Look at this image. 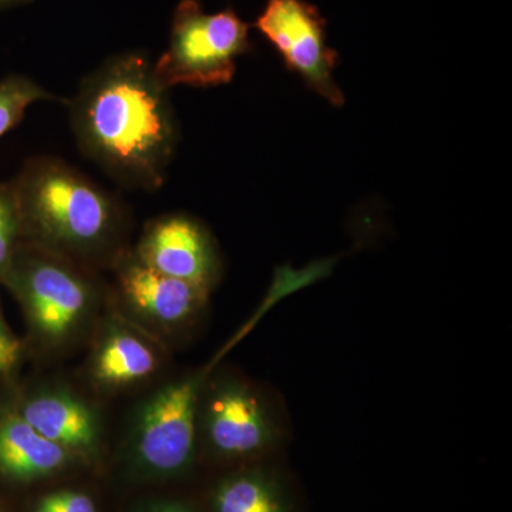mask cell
Returning a JSON list of instances; mask_svg holds the SVG:
<instances>
[{"label": "cell", "mask_w": 512, "mask_h": 512, "mask_svg": "<svg viewBox=\"0 0 512 512\" xmlns=\"http://www.w3.org/2000/svg\"><path fill=\"white\" fill-rule=\"evenodd\" d=\"M109 305L124 319L167 345L194 328L211 293L150 268L124 249L110 266Z\"/></svg>", "instance_id": "obj_7"}, {"label": "cell", "mask_w": 512, "mask_h": 512, "mask_svg": "<svg viewBox=\"0 0 512 512\" xmlns=\"http://www.w3.org/2000/svg\"><path fill=\"white\" fill-rule=\"evenodd\" d=\"M13 409L30 426L72 454L92 463L106 447V424L89 399L63 383L36 384L22 394Z\"/></svg>", "instance_id": "obj_10"}, {"label": "cell", "mask_w": 512, "mask_h": 512, "mask_svg": "<svg viewBox=\"0 0 512 512\" xmlns=\"http://www.w3.org/2000/svg\"><path fill=\"white\" fill-rule=\"evenodd\" d=\"M46 356L72 352L92 338L106 311L109 288L89 266L22 242L3 279Z\"/></svg>", "instance_id": "obj_3"}, {"label": "cell", "mask_w": 512, "mask_h": 512, "mask_svg": "<svg viewBox=\"0 0 512 512\" xmlns=\"http://www.w3.org/2000/svg\"><path fill=\"white\" fill-rule=\"evenodd\" d=\"M90 339L87 377L100 392H128L150 382L164 366V343L128 322L109 302Z\"/></svg>", "instance_id": "obj_11"}, {"label": "cell", "mask_w": 512, "mask_h": 512, "mask_svg": "<svg viewBox=\"0 0 512 512\" xmlns=\"http://www.w3.org/2000/svg\"><path fill=\"white\" fill-rule=\"evenodd\" d=\"M200 453L222 466L262 463L284 440L278 410L255 384L242 377L205 379L198 406Z\"/></svg>", "instance_id": "obj_5"}, {"label": "cell", "mask_w": 512, "mask_h": 512, "mask_svg": "<svg viewBox=\"0 0 512 512\" xmlns=\"http://www.w3.org/2000/svg\"><path fill=\"white\" fill-rule=\"evenodd\" d=\"M35 512H99L92 497L79 490H57L37 501Z\"/></svg>", "instance_id": "obj_16"}, {"label": "cell", "mask_w": 512, "mask_h": 512, "mask_svg": "<svg viewBox=\"0 0 512 512\" xmlns=\"http://www.w3.org/2000/svg\"><path fill=\"white\" fill-rule=\"evenodd\" d=\"M70 128L82 154L116 183L154 192L167 181L180 143L170 89L143 52L104 60L67 101Z\"/></svg>", "instance_id": "obj_1"}, {"label": "cell", "mask_w": 512, "mask_h": 512, "mask_svg": "<svg viewBox=\"0 0 512 512\" xmlns=\"http://www.w3.org/2000/svg\"><path fill=\"white\" fill-rule=\"evenodd\" d=\"M23 242L18 198L12 181L0 183V284Z\"/></svg>", "instance_id": "obj_15"}, {"label": "cell", "mask_w": 512, "mask_h": 512, "mask_svg": "<svg viewBox=\"0 0 512 512\" xmlns=\"http://www.w3.org/2000/svg\"><path fill=\"white\" fill-rule=\"evenodd\" d=\"M56 96L23 74H10L0 79V138L19 126L26 111L39 101H52Z\"/></svg>", "instance_id": "obj_14"}, {"label": "cell", "mask_w": 512, "mask_h": 512, "mask_svg": "<svg viewBox=\"0 0 512 512\" xmlns=\"http://www.w3.org/2000/svg\"><path fill=\"white\" fill-rule=\"evenodd\" d=\"M133 252L161 274L210 293L221 279L217 242L210 229L188 214L173 212L148 221Z\"/></svg>", "instance_id": "obj_9"}, {"label": "cell", "mask_w": 512, "mask_h": 512, "mask_svg": "<svg viewBox=\"0 0 512 512\" xmlns=\"http://www.w3.org/2000/svg\"><path fill=\"white\" fill-rule=\"evenodd\" d=\"M208 375L205 369L170 380L138 406L126 443L128 467L137 477L171 480L197 463L198 406Z\"/></svg>", "instance_id": "obj_4"}, {"label": "cell", "mask_w": 512, "mask_h": 512, "mask_svg": "<svg viewBox=\"0 0 512 512\" xmlns=\"http://www.w3.org/2000/svg\"><path fill=\"white\" fill-rule=\"evenodd\" d=\"M254 26L309 89L332 106H343L345 97L333 79L338 52L326 42V19L315 5L306 0H266Z\"/></svg>", "instance_id": "obj_8"}, {"label": "cell", "mask_w": 512, "mask_h": 512, "mask_svg": "<svg viewBox=\"0 0 512 512\" xmlns=\"http://www.w3.org/2000/svg\"><path fill=\"white\" fill-rule=\"evenodd\" d=\"M12 184L23 242L92 269L127 249L126 205L62 158H29Z\"/></svg>", "instance_id": "obj_2"}, {"label": "cell", "mask_w": 512, "mask_h": 512, "mask_svg": "<svg viewBox=\"0 0 512 512\" xmlns=\"http://www.w3.org/2000/svg\"><path fill=\"white\" fill-rule=\"evenodd\" d=\"M211 512H295L291 490L261 463L235 468L212 487Z\"/></svg>", "instance_id": "obj_13"}, {"label": "cell", "mask_w": 512, "mask_h": 512, "mask_svg": "<svg viewBox=\"0 0 512 512\" xmlns=\"http://www.w3.org/2000/svg\"><path fill=\"white\" fill-rule=\"evenodd\" d=\"M80 464L37 433L15 409L0 414V474L16 483H36Z\"/></svg>", "instance_id": "obj_12"}, {"label": "cell", "mask_w": 512, "mask_h": 512, "mask_svg": "<svg viewBox=\"0 0 512 512\" xmlns=\"http://www.w3.org/2000/svg\"><path fill=\"white\" fill-rule=\"evenodd\" d=\"M22 356V345L6 325L0 313V376L6 375L18 365Z\"/></svg>", "instance_id": "obj_17"}, {"label": "cell", "mask_w": 512, "mask_h": 512, "mask_svg": "<svg viewBox=\"0 0 512 512\" xmlns=\"http://www.w3.org/2000/svg\"><path fill=\"white\" fill-rule=\"evenodd\" d=\"M138 512H201L194 505L187 503H180V501H160L147 505L143 510Z\"/></svg>", "instance_id": "obj_18"}, {"label": "cell", "mask_w": 512, "mask_h": 512, "mask_svg": "<svg viewBox=\"0 0 512 512\" xmlns=\"http://www.w3.org/2000/svg\"><path fill=\"white\" fill-rule=\"evenodd\" d=\"M32 0H0V10L18 8V6L28 5Z\"/></svg>", "instance_id": "obj_19"}, {"label": "cell", "mask_w": 512, "mask_h": 512, "mask_svg": "<svg viewBox=\"0 0 512 512\" xmlns=\"http://www.w3.org/2000/svg\"><path fill=\"white\" fill-rule=\"evenodd\" d=\"M254 50L249 25L232 8L207 13L198 0H181L174 10L170 42L154 62L167 89L222 86L234 79L239 57Z\"/></svg>", "instance_id": "obj_6"}]
</instances>
